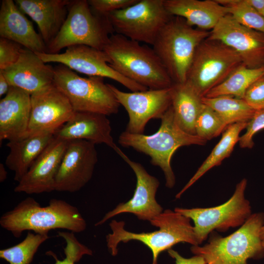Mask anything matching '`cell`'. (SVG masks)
<instances>
[{"label": "cell", "instance_id": "23", "mask_svg": "<svg viewBox=\"0 0 264 264\" xmlns=\"http://www.w3.org/2000/svg\"><path fill=\"white\" fill-rule=\"evenodd\" d=\"M69 0H16L15 3L24 14L37 24L47 45L56 36L68 12Z\"/></svg>", "mask_w": 264, "mask_h": 264}, {"label": "cell", "instance_id": "38", "mask_svg": "<svg viewBox=\"0 0 264 264\" xmlns=\"http://www.w3.org/2000/svg\"><path fill=\"white\" fill-rule=\"evenodd\" d=\"M169 255L175 260L176 264H206L203 258L195 255L190 258L182 257L177 251L172 249L168 250Z\"/></svg>", "mask_w": 264, "mask_h": 264}, {"label": "cell", "instance_id": "15", "mask_svg": "<svg viewBox=\"0 0 264 264\" xmlns=\"http://www.w3.org/2000/svg\"><path fill=\"white\" fill-rule=\"evenodd\" d=\"M208 38L233 49L249 68L264 66V34L242 25L230 14L220 20Z\"/></svg>", "mask_w": 264, "mask_h": 264}, {"label": "cell", "instance_id": "33", "mask_svg": "<svg viewBox=\"0 0 264 264\" xmlns=\"http://www.w3.org/2000/svg\"><path fill=\"white\" fill-rule=\"evenodd\" d=\"M74 233L72 232L58 231V236L62 237L66 242V247L64 248L65 257L63 260H60L53 252H47L46 254L51 255L54 258V264H75L78 262L84 255H92V250L81 243Z\"/></svg>", "mask_w": 264, "mask_h": 264}, {"label": "cell", "instance_id": "31", "mask_svg": "<svg viewBox=\"0 0 264 264\" xmlns=\"http://www.w3.org/2000/svg\"><path fill=\"white\" fill-rule=\"evenodd\" d=\"M228 8L230 14L242 25L264 34V17L252 7L246 0H216Z\"/></svg>", "mask_w": 264, "mask_h": 264}, {"label": "cell", "instance_id": "35", "mask_svg": "<svg viewBox=\"0 0 264 264\" xmlns=\"http://www.w3.org/2000/svg\"><path fill=\"white\" fill-rule=\"evenodd\" d=\"M245 129V133L240 136L238 143L242 148L251 149L254 145V135L264 129V110L255 111Z\"/></svg>", "mask_w": 264, "mask_h": 264}, {"label": "cell", "instance_id": "25", "mask_svg": "<svg viewBox=\"0 0 264 264\" xmlns=\"http://www.w3.org/2000/svg\"><path fill=\"white\" fill-rule=\"evenodd\" d=\"M54 132H42L8 141L9 149L5 163L14 172L18 182L27 173L33 163L54 137Z\"/></svg>", "mask_w": 264, "mask_h": 264}, {"label": "cell", "instance_id": "28", "mask_svg": "<svg viewBox=\"0 0 264 264\" xmlns=\"http://www.w3.org/2000/svg\"><path fill=\"white\" fill-rule=\"evenodd\" d=\"M264 76V66L249 68L243 64L236 68L221 83L210 90L205 97L230 95L243 99L245 91L256 80Z\"/></svg>", "mask_w": 264, "mask_h": 264}, {"label": "cell", "instance_id": "18", "mask_svg": "<svg viewBox=\"0 0 264 264\" xmlns=\"http://www.w3.org/2000/svg\"><path fill=\"white\" fill-rule=\"evenodd\" d=\"M68 141L54 137L18 182L14 192L33 194L55 191L56 175Z\"/></svg>", "mask_w": 264, "mask_h": 264}, {"label": "cell", "instance_id": "10", "mask_svg": "<svg viewBox=\"0 0 264 264\" xmlns=\"http://www.w3.org/2000/svg\"><path fill=\"white\" fill-rule=\"evenodd\" d=\"M247 181L242 179L236 185L232 197L225 203L213 207L183 208L174 211L194 223V230L198 245L214 230L220 232L241 226L252 214L251 207L244 192Z\"/></svg>", "mask_w": 264, "mask_h": 264}, {"label": "cell", "instance_id": "1", "mask_svg": "<svg viewBox=\"0 0 264 264\" xmlns=\"http://www.w3.org/2000/svg\"><path fill=\"white\" fill-rule=\"evenodd\" d=\"M0 226L19 238L25 231L46 234L62 229L73 233L85 230L87 223L78 209L66 201L52 198L45 206L27 197L0 218Z\"/></svg>", "mask_w": 264, "mask_h": 264}, {"label": "cell", "instance_id": "21", "mask_svg": "<svg viewBox=\"0 0 264 264\" xmlns=\"http://www.w3.org/2000/svg\"><path fill=\"white\" fill-rule=\"evenodd\" d=\"M31 113V95L11 86L0 101V141L23 137L26 133Z\"/></svg>", "mask_w": 264, "mask_h": 264}, {"label": "cell", "instance_id": "5", "mask_svg": "<svg viewBox=\"0 0 264 264\" xmlns=\"http://www.w3.org/2000/svg\"><path fill=\"white\" fill-rule=\"evenodd\" d=\"M209 35V31L195 28L177 16L161 29L153 49L174 83L186 81L196 49Z\"/></svg>", "mask_w": 264, "mask_h": 264}, {"label": "cell", "instance_id": "26", "mask_svg": "<svg viewBox=\"0 0 264 264\" xmlns=\"http://www.w3.org/2000/svg\"><path fill=\"white\" fill-rule=\"evenodd\" d=\"M171 97L177 124L186 132L196 135L195 123L203 105L202 97L187 81L174 83Z\"/></svg>", "mask_w": 264, "mask_h": 264}, {"label": "cell", "instance_id": "41", "mask_svg": "<svg viewBox=\"0 0 264 264\" xmlns=\"http://www.w3.org/2000/svg\"><path fill=\"white\" fill-rule=\"evenodd\" d=\"M7 176V172L3 164L0 163V182H2L5 181Z\"/></svg>", "mask_w": 264, "mask_h": 264}, {"label": "cell", "instance_id": "17", "mask_svg": "<svg viewBox=\"0 0 264 264\" xmlns=\"http://www.w3.org/2000/svg\"><path fill=\"white\" fill-rule=\"evenodd\" d=\"M66 96L53 84L31 95V113L27 136L42 132H55L73 115Z\"/></svg>", "mask_w": 264, "mask_h": 264}, {"label": "cell", "instance_id": "8", "mask_svg": "<svg viewBox=\"0 0 264 264\" xmlns=\"http://www.w3.org/2000/svg\"><path fill=\"white\" fill-rule=\"evenodd\" d=\"M54 70L53 84L66 96L74 111L107 116L118 112L120 105L104 78L82 77L61 64Z\"/></svg>", "mask_w": 264, "mask_h": 264}, {"label": "cell", "instance_id": "40", "mask_svg": "<svg viewBox=\"0 0 264 264\" xmlns=\"http://www.w3.org/2000/svg\"><path fill=\"white\" fill-rule=\"evenodd\" d=\"M246 1L254 10L262 15L264 10V0H246Z\"/></svg>", "mask_w": 264, "mask_h": 264}, {"label": "cell", "instance_id": "29", "mask_svg": "<svg viewBox=\"0 0 264 264\" xmlns=\"http://www.w3.org/2000/svg\"><path fill=\"white\" fill-rule=\"evenodd\" d=\"M202 100L218 113L226 128L236 123L248 122L256 111L243 99L230 95L203 97Z\"/></svg>", "mask_w": 264, "mask_h": 264}, {"label": "cell", "instance_id": "36", "mask_svg": "<svg viewBox=\"0 0 264 264\" xmlns=\"http://www.w3.org/2000/svg\"><path fill=\"white\" fill-rule=\"evenodd\" d=\"M139 0H89L91 9L96 14L106 17L110 13L129 7Z\"/></svg>", "mask_w": 264, "mask_h": 264}, {"label": "cell", "instance_id": "7", "mask_svg": "<svg viewBox=\"0 0 264 264\" xmlns=\"http://www.w3.org/2000/svg\"><path fill=\"white\" fill-rule=\"evenodd\" d=\"M113 32L108 18L94 13L88 0H71L66 20L47 45V53H59L62 49L75 45L103 50Z\"/></svg>", "mask_w": 264, "mask_h": 264}, {"label": "cell", "instance_id": "24", "mask_svg": "<svg viewBox=\"0 0 264 264\" xmlns=\"http://www.w3.org/2000/svg\"><path fill=\"white\" fill-rule=\"evenodd\" d=\"M164 5L173 16L183 18L190 25L208 31L228 14V8L216 0H164Z\"/></svg>", "mask_w": 264, "mask_h": 264}, {"label": "cell", "instance_id": "20", "mask_svg": "<svg viewBox=\"0 0 264 264\" xmlns=\"http://www.w3.org/2000/svg\"><path fill=\"white\" fill-rule=\"evenodd\" d=\"M107 116L103 114L75 111L72 117L54 133L64 140H85L94 144H105L116 152L119 149L111 135Z\"/></svg>", "mask_w": 264, "mask_h": 264}, {"label": "cell", "instance_id": "34", "mask_svg": "<svg viewBox=\"0 0 264 264\" xmlns=\"http://www.w3.org/2000/svg\"><path fill=\"white\" fill-rule=\"evenodd\" d=\"M22 46L14 41L0 37V70L12 66L18 61Z\"/></svg>", "mask_w": 264, "mask_h": 264}, {"label": "cell", "instance_id": "32", "mask_svg": "<svg viewBox=\"0 0 264 264\" xmlns=\"http://www.w3.org/2000/svg\"><path fill=\"white\" fill-rule=\"evenodd\" d=\"M226 128L218 113L212 108L203 104L196 121V135L207 141L219 135Z\"/></svg>", "mask_w": 264, "mask_h": 264}, {"label": "cell", "instance_id": "42", "mask_svg": "<svg viewBox=\"0 0 264 264\" xmlns=\"http://www.w3.org/2000/svg\"><path fill=\"white\" fill-rule=\"evenodd\" d=\"M260 237L262 245L264 248V225L262 227L260 230Z\"/></svg>", "mask_w": 264, "mask_h": 264}, {"label": "cell", "instance_id": "9", "mask_svg": "<svg viewBox=\"0 0 264 264\" xmlns=\"http://www.w3.org/2000/svg\"><path fill=\"white\" fill-rule=\"evenodd\" d=\"M242 64L233 49L207 38L196 49L186 81L203 97Z\"/></svg>", "mask_w": 264, "mask_h": 264}, {"label": "cell", "instance_id": "16", "mask_svg": "<svg viewBox=\"0 0 264 264\" xmlns=\"http://www.w3.org/2000/svg\"><path fill=\"white\" fill-rule=\"evenodd\" d=\"M116 153L134 172L136 178L135 189L132 198L126 202L118 204L106 213L95 226L100 225L114 216L124 213H132L139 220L150 221L163 211L155 198L159 180L150 175L140 163L131 160L120 148Z\"/></svg>", "mask_w": 264, "mask_h": 264}, {"label": "cell", "instance_id": "4", "mask_svg": "<svg viewBox=\"0 0 264 264\" xmlns=\"http://www.w3.org/2000/svg\"><path fill=\"white\" fill-rule=\"evenodd\" d=\"M150 222L159 229L136 233L126 230L124 221L112 220L110 223L112 233L106 236L107 247L111 254L117 255L120 242L138 241L150 248L153 254L152 264H157L160 253L171 249L176 243L187 242L192 245H198L190 219L175 211L165 210Z\"/></svg>", "mask_w": 264, "mask_h": 264}, {"label": "cell", "instance_id": "13", "mask_svg": "<svg viewBox=\"0 0 264 264\" xmlns=\"http://www.w3.org/2000/svg\"><path fill=\"white\" fill-rule=\"evenodd\" d=\"M108 85L118 102L126 110L129 121L125 131L143 134L145 126L152 119H161L171 106V87L160 89L126 92Z\"/></svg>", "mask_w": 264, "mask_h": 264}, {"label": "cell", "instance_id": "14", "mask_svg": "<svg viewBox=\"0 0 264 264\" xmlns=\"http://www.w3.org/2000/svg\"><path fill=\"white\" fill-rule=\"evenodd\" d=\"M95 145L85 140L68 141L56 175L55 191L74 193L88 182L98 161Z\"/></svg>", "mask_w": 264, "mask_h": 264}, {"label": "cell", "instance_id": "12", "mask_svg": "<svg viewBox=\"0 0 264 264\" xmlns=\"http://www.w3.org/2000/svg\"><path fill=\"white\" fill-rule=\"evenodd\" d=\"M36 53L45 63H57L89 77L110 78L121 84L131 91L148 89L113 69L110 65V57L102 50L85 45H75L67 47L63 53Z\"/></svg>", "mask_w": 264, "mask_h": 264}, {"label": "cell", "instance_id": "43", "mask_svg": "<svg viewBox=\"0 0 264 264\" xmlns=\"http://www.w3.org/2000/svg\"><path fill=\"white\" fill-rule=\"evenodd\" d=\"M262 15L264 17V11H263V12L262 13Z\"/></svg>", "mask_w": 264, "mask_h": 264}, {"label": "cell", "instance_id": "19", "mask_svg": "<svg viewBox=\"0 0 264 264\" xmlns=\"http://www.w3.org/2000/svg\"><path fill=\"white\" fill-rule=\"evenodd\" d=\"M0 71L10 86L30 95L53 84L54 67L44 63L35 52L25 48L15 64Z\"/></svg>", "mask_w": 264, "mask_h": 264}, {"label": "cell", "instance_id": "30", "mask_svg": "<svg viewBox=\"0 0 264 264\" xmlns=\"http://www.w3.org/2000/svg\"><path fill=\"white\" fill-rule=\"evenodd\" d=\"M49 238L48 234L29 231L19 243L1 249L0 258L9 264H30L41 245Z\"/></svg>", "mask_w": 264, "mask_h": 264}, {"label": "cell", "instance_id": "3", "mask_svg": "<svg viewBox=\"0 0 264 264\" xmlns=\"http://www.w3.org/2000/svg\"><path fill=\"white\" fill-rule=\"evenodd\" d=\"M158 131L151 135L133 134L126 131L119 135L118 142L126 148H132L150 156L151 163L161 168L169 188L176 183L171 159L177 149L191 145H204L207 141L197 135L184 132L177 124L172 106L161 118Z\"/></svg>", "mask_w": 264, "mask_h": 264}, {"label": "cell", "instance_id": "39", "mask_svg": "<svg viewBox=\"0 0 264 264\" xmlns=\"http://www.w3.org/2000/svg\"><path fill=\"white\" fill-rule=\"evenodd\" d=\"M10 87L4 75L0 71V96L5 95L9 91Z\"/></svg>", "mask_w": 264, "mask_h": 264}, {"label": "cell", "instance_id": "11", "mask_svg": "<svg viewBox=\"0 0 264 264\" xmlns=\"http://www.w3.org/2000/svg\"><path fill=\"white\" fill-rule=\"evenodd\" d=\"M164 0H139L107 18L116 34L153 45L158 34L172 18Z\"/></svg>", "mask_w": 264, "mask_h": 264}, {"label": "cell", "instance_id": "6", "mask_svg": "<svg viewBox=\"0 0 264 264\" xmlns=\"http://www.w3.org/2000/svg\"><path fill=\"white\" fill-rule=\"evenodd\" d=\"M264 225V213L252 214L235 232L225 237L212 234L207 243L192 245L191 251L203 258L206 264H247L249 259L264 257L260 237Z\"/></svg>", "mask_w": 264, "mask_h": 264}, {"label": "cell", "instance_id": "27", "mask_svg": "<svg viewBox=\"0 0 264 264\" xmlns=\"http://www.w3.org/2000/svg\"><path fill=\"white\" fill-rule=\"evenodd\" d=\"M248 122L236 123L227 127L219 142L185 186L176 195V198H179L189 188L209 170L219 166L224 159L230 156L235 146L239 142L241 132L246 129Z\"/></svg>", "mask_w": 264, "mask_h": 264}, {"label": "cell", "instance_id": "2", "mask_svg": "<svg viewBox=\"0 0 264 264\" xmlns=\"http://www.w3.org/2000/svg\"><path fill=\"white\" fill-rule=\"evenodd\" d=\"M103 50L113 69L148 89L166 88L174 83L153 48L115 33Z\"/></svg>", "mask_w": 264, "mask_h": 264}, {"label": "cell", "instance_id": "22", "mask_svg": "<svg viewBox=\"0 0 264 264\" xmlns=\"http://www.w3.org/2000/svg\"><path fill=\"white\" fill-rule=\"evenodd\" d=\"M15 2L2 0L0 8V37L14 41L35 53H47L40 34Z\"/></svg>", "mask_w": 264, "mask_h": 264}, {"label": "cell", "instance_id": "37", "mask_svg": "<svg viewBox=\"0 0 264 264\" xmlns=\"http://www.w3.org/2000/svg\"><path fill=\"white\" fill-rule=\"evenodd\" d=\"M243 99L255 110H264V76L248 88Z\"/></svg>", "mask_w": 264, "mask_h": 264}]
</instances>
